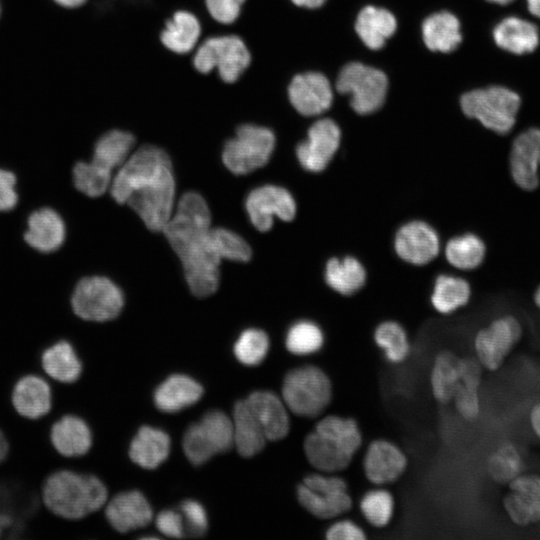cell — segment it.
<instances>
[{"instance_id": "obj_1", "label": "cell", "mask_w": 540, "mask_h": 540, "mask_svg": "<svg viewBox=\"0 0 540 540\" xmlns=\"http://www.w3.org/2000/svg\"><path fill=\"white\" fill-rule=\"evenodd\" d=\"M171 159L159 145L136 146L113 176L110 192L127 204L153 232H162L175 210V180Z\"/></svg>"}, {"instance_id": "obj_2", "label": "cell", "mask_w": 540, "mask_h": 540, "mask_svg": "<svg viewBox=\"0 0 540 540\" xmlns=\"http://www.w3.org/2000/svg\"><path fill=\"white\" fill-rule=\"evenodd\" d=\"M210 211L196 192L185 193L162 232L180 258L191 292L198 297L213 294L219 284L221 259L210 240Z\"/></svg>"}, {"instance_id": "obj_3", "label": "cell", "mask_w": 540, "mask_h": 540, "mask_svg": "<svg viewBox=\"0 0 540 540\" xmlns=\"http://www.w3.org/2000/svg\"><path fill=\"white\" fill-rule=\"evenodd\" d=\"M362 444L357 421L350 417H321L303 442L308 463L318 472L336 474L347 469Z\"/></svg>"}, {"instance_id": "obj_4", "label": "cell", "mask_w": 540, "mask_h": 540, "mask_svg": "<svg viewBox=\"0 0 540 540\" xmlns=\"http://www.w3.org/2000/svg\"><path fill=\"white\" fill-rule=\"evenodd\" d=\"M107 497V489L98 477L68 469L53 472L42 486L45 507L67 520H79L98 511Z\"/></svg>"}, {"instance_id": "obj_5", "label": "cell", "mask_w": 540, "mask_h": 540, "mask_svg": "<svg viewBox=\"0 0 540 540\" xmlns=\"http://www.w3.org/2000/svg\"><path fill=\"white\" fill-rule=\"evenodd\" d=\"M251 52L237 34L203 37L191 54L194 69L201 74L216 72L225 83L236 82L251 64Z\"/></svg>"}, {"instance_id": "obj_6", "label": "cell", "mask_w": 540, "mask_h": 540, "mask_svg": "<svg viewBox=\"0 0 540 540\" xmlns=\"http://www.w3.org/2000/svg\"><path fill=\"white\" fill-rule=\"evenodd\" d=\"M332 397V382L318 366L294 368L283 379L281 398L288 410L299 417L313 419L322 416Z\"/></svg>"}, {"instance_id": "obj_7", "label": "cell", "mask_w": 540, "mask_h": 540, "mask_svg": "<svg viewBox=\"0 0 540 540\" xmlns=\"http://www.w3.org/2000/svg\"><path fill=\"white\" fill-rule=\"evenodd\" d=\"M273 129L255 122L238 124L223 142L221 158L224 165L237 175L248 174L266 165L276 147Z\"/></svg>"}, {"instance_id": "obj_8", "label": "cell", "mask_w": 540, "mask_h": 540, "mask_svg": "<svg viewBox=\"0 0 540 540\" xmlns=\"http://www.w3.org/2000/svg\"><path fill=\"white\" fill-rule=\"evenodd\" d=\"M460 105L466 116L503 135L513 129L521 99L509 88L490 86L465 93L461 97Z\"/></svg>"}, {"instance_id": "obj_9", "label": "cell", "mask_w": 540, "mask_h": 540, "mask_svg": "<svg viewBox=\"0 0 540 540\" xmlns=\"http://www.w3.org/2000/svg\"><path fill=\"white\" fill-rule=\"evenodd\" d=\"M300 505L312 516L329 520L347 513L353 505L347 482L336 474L316 471L297 486Z\"/></svg>"}, {"instance_id": "obj_10", "label": "cell", "mask_w": 540, "mask_h": 540, "mask_svg": "<svg viewBox=\"0 0 540 540\" xmlns=\"http://www.w3.org/2000/svg\"><path fill=\"white\" fill-rule=\"evenodd\" d=\"M233 446L232 419L224 412L213 410L191 425L183 438V450L187 459L200 465L213 455L228 451Z\"/></svg>"}, {"instance_id": "obj_11", "label": "cell", "mask_w": 540, "mask_h": 540, "mask_svg": "<svg viewBox=\"0 0 540 540\" xmlns=\"http://www.w3.org/2000/svg\"><path fill=\"white\" fill-rule=\"evenodd\" d=\"M71 304L74 313L83 320L103 322L121 312L124 297L120 288L103 276L81 279L76 285Z\"/></svg>"}, {"instance_id": "obj_12", "label": "cell", "mask_w": 540, "mask_h": 540, "mask_svg": "<svg viewBox=\"0 0 540 540\" xmlns=\"http://www.w3.org/2000/svg\"><path fill=\"white\" fill-rule=\"evenodd\" d=\"M387 86V77L381 70L358 62L343 67L337 80L338 91L349 94L352 108L362 115L375 112L382 106Z\"/></svg>"}, {"instance_id": "obj_13", "label": "cell", "mask_w": 540, "mask_h": 540, "mask_svg": "<svg viewBox=\"0 0 540 540\" xmlns=\"http://www.w3.org/2000/svg\"><path fill=\"white\" fill-rule=\"evenodd\" d=\"M522 336V325L513 315L500 316L480 329L474 337V351L481 366L500 369Z\"/></svg>"}, {"instance_id": "obj_14", "label": "cell", "mask_w": 540, "mask_h": 540, "mask_svg": "<svg viewBox=\"0 0 540 540\" xmlns=\"http://www.w3.org/2000/svg\"><path fill=\"white\" fill-rule=\"evenodd\" d=\"M340 143L341 130L337 123L329 118L319 119L308 128L306 138L297 144V160L308 172H323L336 155Z\"/></svg>"}, {"instance_id": "obj_15", "label": "cell", "mask_w": 540, "mask_h": 540, "mask_svg": "<svg viewBox=\"0 0 540 540\" xmlns=\"http://www.w3.org/2000/svg\"><path fill=\"white\" fill-rule=\"evenodd\" d=\"M245 205L251 223L261 232L272 228L275 217L289 222L297 212L293 195L286 188L272 184L252 190Z\"/></svg>"}, {"instance_id": "obj_16", "label": "cell", "mask_w": 540, "mask_h": 540, "mask_svg": "<svg viewBox=\"0 0 540 540\" xmlns=\"http://www.w3.org/2000/svg\"><path fill=\"white\" fill-rule=\"evenodd\" d=\"M393 248L402 261L423 266L439 255L441 243L437 231L429 223L411 220L395 232Z\"/></svg>"}, {"instance_id": "obj_17", "label": "cell", "mask_w": 540, "mask_h": 540, "mask_svg": "<svg viewBox=\"0 0 540 540\" xmlns=\"http://www.w3.org/2000/svg\"><path fill=\"white\" fill-rule=\"evenodd\" d=\"M503 507L519 527L540 523V475L523 472L507 484Z\"/></svg>"}, {"instance_id": "obj_18", "label": "cell", "mask_w": 540, "mask_h": 540, "mask_svg": "<svg viewBox=\"0 0 540 540\" xmlns=\"http://www.w3.org/2000/svg\"><path fill=\"white\" fill-rule=\"evenodd\" d=\"M332 89L328 79L318 72H301L292 76L287 85V99L298 114L317 116L329 109Z\"/></svg>"}, {"instance_id": "obj_19", "label": "cell", "mask_w": 540, "mask_h": 540, "mask_svg": "<svg viewBox=\"0 0 540 540\" xmlns=\"http://www.w3.org/2000/svg\"><path fill=\"white\" fill-rule=\"evenodd\" d=\"M510 174L522 190L533 191L540 184V129L531 127L517 135L509 155Z\"/></svg>"}, {"instance_id": "obj_20", "label": "cell", "mask_w": 540, "mask_h": 540, "mask_svg": "<svg viewBox=\"0 0 540 540\" xmlns=\"http://www.w3.org/2000/svg\"><path fill=\"white\" fill-rule=\"evenodd\" d=\"M407 463L405 453L396 444L377 439L366 450L363 471L372 484L384 486L397 481L405 472Z\"/></svg>"}, {"instance_id": "obj_21", "label": "cell", "mask_w": 540, "mask_h": 540, "mask_svg": "<svg viewBox=\"0 0 540 540\" xmlns=\"http://www.w3.org/2000/svg\"><path fill=\"white\" fill-rule=\"evenodd\" d=\"M161 44L176 55H191L202 39L199 17L187 9L176 10L160 31Z\"/></svg>"}, {"instance_id": "obj_22", "label": "cell", "mask_w": 540, "mask_h": 540, "mask_svg": "<svg viewBox=\"0 0 540 540\" xmlns=\"http://www.w3.org/2000/svg\"><path fill=\"white\" fill-rule=\"evenodd\" d=\"M11 402L21 417L29 420L40 419L47 415L52 407L50 385L38 375H25L15 383Z\"/></svg>"}, {"instance_id": "obj_23", "label": "cell", "mask_w": 540, "mask_h": 540, "mask_svg": "<svg viewBox=\"0 0 540 540\" xmlns=\"http://www.w3.org/2000/svg\"><path fill=\"white\" fill-rule=\"evenodd\" d=\"M109 524L118 532L126 533L147 526L152 519V510L139 491L117 494L105 508Z\"/></svg>"}, {"instance_id": "obj_24", "label": "cell", "mask_w": 540, "mask_h": 540, "mask_svg": "<svg viewBox=\"0 0 540 540\" xmlns=\"http://www.w3.org/2000/svg\"><path fill=\"white\" fill-rule=\"evenodd\" d=\"M268 441H278L290 430L289 410L282 398L270 391H255L245 399Z\"/></svg>"}, {"instance_id": "obj_25", "label": "cell", "mask_w": 540, "mask_h": 540, "mask_svg": "<svg viewBox=\"0 0 540 540\" xmlns=\"http://www.w3.org/2000/svg\"><path fill=\"white\" fill-rule=\"evenodd\" d=\"M53 448L63 457L85 455L92 445V433L88 424L79 416L67 414L56 420L50 429Z\"/></svg>"}, {"instance_id": "obj_26", "label": "cell", "mask_w": 540, "mask_h": 540, "mask_svg": "<svg viewBox=\"0 0 540 540\" xmlns=\"http://www.w3.org/2000/svg\"><path fill=\"white\" fill-rule=\"evenodd\" d=\"M65 235L62 217L53 209L41 208L29 216L24 238L32 248L48 253L63 244Z\"/></svg>"}, {"instance_id": "obj_27", "label": "cell", "mask_w": 540, "mask_h": 540, "mask_svg": "<svg viewBox=\"0 0 540 540\" xmlns=\"http://www.w3.org/2000/svg\"><path fill=\"white\" fill-rule=\"evenodd\" d=\"M498 47L515 55L533 52L539 45L540 35L535 24L519 17H507L493 30Z\"/></svg>"}, {"instance_id": "obj_28", "label": "cell", "mask_w": 540, "mask_h": 540, "mask_svg": "<svg viewBox=\"0 0 540 540\" xmlns=\"http://www.w3.org/2000/svg\"><path fill=\"white\" fill-rule=\"evenodd\" d=\"M136 145L137 137L131 131L111 128L96 138L91 160L112 172L128 159Z\"/></svg>"}, {"instance_id": "obj_29", "label": "cell", "mask_w": 540, "mask_h": 540, "mask_svg": "<svg viewBox=\"0 0 540 540\" xmlns=\"http://www.w3.org/2000/svg\"><path fill=\"white\" fill-rule=\"evenodd\" d=\"M482 368L476 358H461L460 383L452 401L458 414L467 421H474L480 415L479 387Z\"/></svg>"}, {"instance_id": "obj_30", "label": "cell", "mask_w": 540, "mask_h": 540, "mask_svg": "<svg viewBox=\"0 0 540 540\" xmlns=\"http://www.w3.org/2000/svg\"><path fill=\"white\" fill-rule=\"evenodd\" d=\"M367 272L354 256L332 257L324 267V280L329 288L342 296H351L365 285Z\"/></svg>"}, {"instance_id": "obj_31", "label": "cell", "mask_w": 540, "mask_h": 540, "mask_svg": "<svg viewBox=\"0 0 540 540\" xmlns=\"http://www.w3.org/2000/svg\"><path fill=\"white\" fill-rule=\"evenodd\" d=\"M233 446L243 457L259 453L267 438L246 400L238 401L233 409Z\"/></svg>"}, {"instance_id": "obj_32", "label": "cell", "mask_w": 540, "mask_h": 540, "mask_svg": "<svg viewBox=\"0 0 540 540\" xmlns=\"http://www.w3.org/2000/svg\"><path fill=\"white\" fill-rule=\"evenodd\" d=\"M202 394V386L192 378L173 375L156 389L154 402L159 410L173 413L193 405Z\"/></svg>"}, {"instance_id": "obj_33", "label": "cell", "mask_w": 540, "mask_h": 540, "mask_svg": "<svg viewBox=\"0 0 540 540\" xmlns=\"http://www.w3.org/2000/svg\"><path fill=\"white\" fill-rule=\"evenodd\" d=\"M170 438L162 430L144 426L131 442V460L145 469H155L168 457Z\"/></svg>"}, {"instance_id": "obj_34", "label": "cell", "mask_w": 540, "mask_h": 540, "mask_svg": "<svg viewBox=\"0 0 540 540\" xmlns=\"http://www.w3.org/2000/svg\"><path fill=\"white\" fill-rule=\"evenodd\" d=\"M41 366L50 378L63 384L77 381L82 372V363L77 353L65 340L58 341L43 351Z\"/></svg>"}, {"instance_id": "obj_35", "label": "cell", "mask_w": 540, "mask_h": 540, "mask_svg": "<svg viewBox=\"0 0 540 540\" xmlns=\"http://www.w3.org/2000/svg\"><path fill=\"white\" fill-rule=\"evenodd\" d=\"M396 27V19L388 10L374 6L363 8L355 24L360 39L373 50L383 47L386 40L394 34Z\"/></svg>"}, {"instance_id": "obj_36", "label": "cell", "mask_w": 540, "mask_h": 540, "mask_svg": "<svg viewBox=\"0 0 540 540\" xmlns=\"http://www.w3.org/2000/svg\"><path fill=\"white\" fill-rule=\"evenodd\" d=\"M461 358L449 350L439 352L433 361L430 384L434 398L442 404L453 400L460 383Z\"/></svg>"}, {"instance_id": "obj_37", "label": "cell", "mask_w": 540, "mask_h": 540, "mask_svg": "<svg viewBox=\"0 0 540 540\" xmlns=\"http://www.w3.org/2000/svg\"><path fill=\"white\" fill-rule=\"evenodd\" d=\"M423 39L432 51L451 52L462 40L460 23L449 12H439L428 17L422 26Z\"/></svg>"}, {"instance_id": "obj_38", "label": "cell", "mask_w": 540, "mask_h": 540, "mask_svg": "<svg viewBox=\"0 0 540 540\" xmlns=\"http://www.w3.org/2000/svg\"><path fill=\"white\" fill-rule=\"evenodd\" d=\"M471 297V287L467 280L462 277L440 274L435 279L431 304L441 314H451L465 306Z\"/></svg>"}, {"instance_id": "obj_39", "label": "cell", "mask_w": 540, "mask_h": 540, "mask_svg": "<svg viewBox=\"0 0 540 540\" xmlns=\"http://www.w3.org/2000/svg\"><path fill=\"white\" fill-rule=\"evenodd\" d=\"M446 261L454 268L470 271L478 268L486 256L484 241L474 233H464L450 238L444 246Z\"/></svg>"}, {"instance_id": "obj_40", "label": "cell", "mask_w": 540, "mask_h": 540, "mask_svg": "<svg viewBox=\"0 0 540 540\" xmlns=\"http://www.w3.org/2000/svg\"><path fill=\"white\" fill-rule=\"evenodd\" d=\"M524 458L519 448L505 442L499 445L487 459V471L491 479L502 485H507L524 472Z\"/></svg>"}, {"instance_id": "obj_41", "label": "cell", "mask_w": 540, "mask_h": 540, "mask_svg": "<svg viewBox=\"0 0 540 540\" xmlns=\"http://www.w3.org/2000/svg\"><path fill=\"white\" fill-rule=\"evenodd\" d=\"M374 341L393 364L404 362L410 354V342L404 327L393 320L381 322L374 331Z\"/></svg>"}, {"instance_id": "obj_42", "label": "cell", "mask_w": 540, "mask_h": 540, "mask_svg": "<svg viewBox=\"0 0 540 540\" xmlns=\"http://www.w3.org/2000/svg\"><path fill=\"white\" fill-rule=\"evenodd\" d=\"M324 341V333L318 324L309 320H301L289 328L285 345L290 353L306 356L321 350Z\"/></svg>"}, {"instance_id": "obj_43", "label": "cell", "mask_w": 540, "mask_h": 540, "mask_svg": "<svg viewBox=\"0 0 540 540\" xmlns=\"http://www.w3.org/2000/svg\"><path fill=\"white\" fill-rule=\"evenodd\" d=\"M395 502L392 494L379 486L367 491L360 501V511L373 527L387 526L394 514Z\"/></svg>"}, {"instance_id": "obj_44", "label": "cell", "mask_w": 540, "mask_h": 540, "mask_svg": "<svg viewBox=\"0 0 540 540\" xmlns=\"http://www.w3.org/2000/svg\"><path fill=\"white\" fill-rule=\"evenodd\" d=\"M112 172L106 170L92 160L78 162L73 168V181L75 187L90 197H98L110 188Z\"/></svg>"}, {"instance_id": "obj_45", "label": "cell", "mask_w": 540, "mask_h": 540, "mask_svg": "<svg viewBox=\"0 0 540 540\" xmlns=\"http://www.w3.org/2000/svg\"><path fill=\"white\" fill-rule=\"evenodd\" d=\"M210 240L220 259L247 262L251 258L252 251L248 243L226 228H211Z\"/></svg>"}, {"instance_id": "obj_46", "label": "cell", "mask_w": 540, "mask_h": 540, "mask_svg": "<svg viewBox=\"0 0 540 540\" xmlns=\"http://www.w3.org/2000/svg\"><path fill=\"white\" fill-rule=\"evenodd\" d=\"M269 349L267 334L259 329L245 330L234 346L236 358L244 365L254 366L260 364Z\"/></svg>"}, {"instance_id": "obj_47", "label": "cell", "mask_w": 540, "mask_h": 540, "mask_svg": "<svg viewBox=\"0 0 540 540\" xmlns=\"http://www.w3.org/2000/svg\"><path fill=\"white\" fill-rule=\"evenodd\" d=\"M185 535L201 537L207 532L208 520L203 506L194 500L184 501L181 506Z\"/></svg>"}, {"instance_id": "obj_48", "label": "cell", "mask_w": 540, "mask_h": 540, "mask_svg": "<svg viewBox=\"0 0 540 540\" xmlns=\"http://www.w3.org/2000/svg\"><path fill=\"white\" fill-rule=\"evenodd\" d=\"M245 2L246 0H204L209 17L223 26L237 21Z\"/></svg>"}, {"instance_id": "obj_49", "label": "cell", "mask_w": 540, "mask_h": 540, "mask_svg": "<svg viewBox=\"0 0 540 540\" xmlns=\"http://www.w3.org/2000/svg\"><path fill=\"white\" fill-rule=\"evenodd\" d=\"M325 538L327 540H364L366 534L354 521L341 519L327 528Z\"/></svg>"}, {"instance_id": "obj_50", "label": "cell", "mask_w": 540, "mask_h": 540, "mask_svg": "<svg viewBox=\"0 0 540 540\" xmlns=\"http://www.w3.org/2000/svg\"><path fill=\"white\" fill-rule=\"evenodd\" d=\"M155 524L157 529L167 537L181 538L185 536L181 513L173 510H164L156 517Z\"/></svg>"}, {"instance_id": "obj_51", "label": "cell", "mask_w": 540, "mask_h": 540, "mask_svg": "<svg viewBox=\"0 0 540 540\" xmlns=\"http://www.w3.org/2000/svg\"><path fill=\"white\" fill-rule=\"evenodd\" d=\"M15 175L0 168V211H8L15 207L18 195L15 189Z\"/></svg>"}, {"instance_id": "obj_52", "label": "cell", "mask_w": 540, "mask_h": 540, "mask_svg": "<svg viewBox=\"0 0 540 540\" xmlns=\"http://www.w3.org/2000/svg\"><path fill=\"white\" fill-rule=\"evenodd\" d=\"M528 423L534 436L540 440V400L531 406L528 413Z\"/></svg>"}, {"instance_id": "obj_53", "label": "cell", "mask_w": 540, "mask_h": 540, "mask_svg": "<svg viewBox=\"0 0 540 540\" xmlns=\"http://www.w3.org/2000/svg\"><path fill=\"white\" fill-rule=\"evenodd\" d=\"M291 4L299 8H317L321 6L325 0H289Z\"/></svg>"}, {"instance_id": "obj_54", "label": "cell", "mask_w": 540, "mask_h": 540, "mask_svg": "<svg viewBox=\"0 0 540 540\" xmlns=\"http://www.w3.org/2000/svg\"><path fill=\"white\" fill-rule=\"evenodd\" d=\"M56 5L64 9H76L83 6L87 0H52Z\"/></svg>"}, {"instance_id": "obj_55", "label": "cell", "mask_w": 540, "mask_h": 540, "mask_svg": "<svg viewBox=\"0 0 540 540\" xmlns=\"http://www.w3.org/2000/svg\"><path fill=\"white\" fill-rule=\"evenodd\" d=\"M8 452H9L8 440L4 432L0 429V463L6 459Z\"/></svg>"}, {"instance_id": "obj_56", "label": "cell", "mask_w": 540, "mask_h": 540, "mask_svg": "<svg viewBox=\"0 0 540 540\" xmlns=\"http://www.w3.org/2000/svg\"><path fill=\"white\" fill-rule=\"evenodd\" d=\"M529 12L540 19V0H527Z\"/></svg>"}, {"instance_id": "obj_57", "label": "cell", "mask_w": 540, "mask_h": 540, "mask_svg": "<svg viewBox=\"0 0 540 540\" xmlns=\"http://www.w3.org/2000/svg\"><path fill=\"white\" fill-rule=\"evenodd\" d=\"M534 302L536 306L540 309V285L538 286V288L536 289L534 293Z\"/></svg>"}, {"instance_id": "obj_58", "label": "cell", "mask_w": 540, "mask_h": 540, "mask_svg": "<svg viewBox=\"0 0 540 540\" xmlns=\"http://www.w3.org/2000/svg\"><path fill=\"white\" fill-rule=\"evenodd\" d=\"M6 523H7V519L5 518V516H3L1 513H0V535L3 531V528L6 526Z\"/></svg>"}, {"instance_id": "obj_59", "label": "cell", "mask_w": 540, "mask_h": 540, "mask_svg": "<svg viewBox=\"0 0 540 540\" xmlns=\"http://www.w3.org/2000/svg\"><path fill=\"white\" fill-rule=\"evenodd\" d=\"M487 1L497 3V4H500V5H505V4H508V3L512 2L513 0H487Z\"/></svg>"}, {"instance_id": "obj_60", "label": "cell", "mask_w": 540, "mask_h": 540, "mask_svg": "<svg viewBox=\"0 0 540 540\" xmlns=\"http://www.w3.org/2000/svg\"><path fill=\"white\" fill-rule=\"evenodd\" d=\"M0 16H1V4H0Z\"/></svg>"}]
</instances>
